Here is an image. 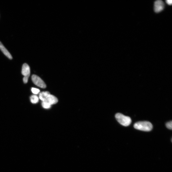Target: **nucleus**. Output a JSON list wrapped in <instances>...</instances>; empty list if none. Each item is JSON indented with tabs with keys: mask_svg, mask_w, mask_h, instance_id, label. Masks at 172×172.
Instances as JSON below:
<instances>
[{
	"mask_svg": "<svg viewBox=\"0 0 172 172\" xmlns=\"http://www.w3.org/2000/svg\"><path fill=\"white\" fill-rule=\"evenodd\" d=\"M134 126L136 129L145 132L151 131L153 129L152 124L147 121L137 122L134 124Z\"/></svg>",
	"mask_w": 172,
	"mask_h": 172,
	"instance_id": "obj_1",
	"label": "nucleus"
},
{
	"mask_svg": "<svg viewBox=\"0 0 172 172\" xmlns=\"http://www.w3.org/2000/svg\"><path fill=\"white\" fill-rule=\"evenodd\" d=\"M166 3L169 5H171L172 4V1L171 0H166Z\"/></svg>",
	"mask_w": 172,
	"mask_h": 172,
	"instance_id": "obj_12",
	"label": "nucleus"
},
{
	"mask_svg": "<svg viewBox=\"0 0 172 172\" xmlns=\"http://www.w3.org/2000/svg\"><path fill=\"white\" fill-rule=\"evenodd\" d=\"M42 106L44 109H49L51 107L50 104L46 102H42Z\"/></svg>",
	"mask_w": 172,
	"mask_h": 172,
	"instance_id": "obj_9",
	"label": "nucleus"
},
{
	"mask_svg": "<svg viewBox=\"0 0 172 172\" xmlns=\"http://www.w3.org/2000/svg\"><path fill=\"white\" fill-rule=\"evenodd\" d=\"M164 7L165 4L162 1L158 0L155 2L154 9L155 12L159 13L162 11Z\"/></svg>",
	"mask_w": 172,
	"mask_h": 172,
	"instance_id": "obj_5",
	"label": "nucleus"
},
{
	"mask_svg": "<svg viewBox=\"0 0 172 172\" xmlns=\"http://www.w3.org/2000/svg\"><path fill=\"white\" fill-rule=\"evenodd\" d=\"M115 117L116 120L119 123L123 126H128L131 123L132 120L131 118L129 116L124 115L122 113H116Z\"/></svg>",
	"mask_w": 172,
	"mask_h": 172,
	"instance_id": "obj_2",
	"label": "nucleus"
},
{
	"mask_svg": "<svg viewBox=\"0 0 172 172\" xmlns=\"http://www.w3.org/2000/svg\"><path fill=\"white\" fill-rule=\"evenodd\" d=\"M0 49L3 53L10 59H12L13 57L9 52L5 48L3 44L0 41Z\"/></svg>",
	"mask_w": 172,
	"mask_h": 172,
	"instance_id": "obj_7",
	"label": "nucleus"
},
{
	"mask_svg": "<svg viewBox=\"0 0 172 172\" xmlns=\"http://www.w3.org/2000/svg\"><path fill=\"white\" fill-rule=\"evenodd\" d=\"M32 80L33 83L38 87L42 88H46V85L45 83L39 77L33 75L32 77Z\"/></svg>",
	"mask_w": 172,
	"mask_h": 172,
	"instance_id": "obj_4",
	"label": "nucleus"
},
{
	"mask_svg": "<svg viewBox=\"0 0 172 172\" xmlns=\"http://www.w3.org/2000/svg\"><path fill=\"white\" fill-rule=\"evenodd\" d=\"M32 93L35 94H37L40 92V90L38 89L32 88L31 89Z\"/></svg>",
	"mask_w": 172,
	"mask_h": 172,
	"instance_id": "obj_10",
	"label": "nucleus"
},
{
	"mask_svg": "<svg viewBox=\"0 0 172 172\" xmlns=\"http://www.w3.org/2000/svg\"><path fill=\"white\" fill-rule=\"evenodd\" d=\"M43 102H48L51 105L57 104L58 102V99L56 97L50 94L47 96Z\"/></svg>",
	"mask_w": 172,
	"mask_h": 172,
	"instance_id": "obj_6",
	"label": "nucleus"
},
{
	"mask_svg": "<svg viewBox=\"0 0 172 172\" xmlns=\"http://www.w3.org/2000/svg\"><path fill=\"white\" fill-rule=\"evenodd\" d=\"M21 73L24 76L23 81L25 84H26L28 81L30 73V67L27 64L25 63L23 65Z\"/></svg>",
	"mask_w": 172,
	"mask_h": 172,
	"instance_id": "obj_3",
	"label": "nucleus"
},
{
	"mask_svg": "<svg viewBox=\"0 0 172 172\" xmlns=\"http://www.w3.org/2000/svg\"><path fill=\"white\" fill-rule=\"evenodd\" d=\"M30 99L32 103L34 104L37 103L39 101L38 97L35 95H32L30 97Z\"/></svg>",
	"mask_w": 172,
	"mask_h": 172,
	"instance_id": "obj_8",
	"label": "nucleus"
},
{
	"mask_svg": "<svg viewBox=\"0 0 172 172\" xmlns=\"http://www.w3.org/2000/svg\"><path fill=\"white\" fill-rule=\"evenodd\" d=\"M166 126L167 128L171 130L172 129V122L171 121L168 122L166 124Z\"/></svg>",
	"mask_w": 172,
	"mask_h": 172,
	"instance_id": "obj_11",
	"label": "nucleus"
}]
</instances>
